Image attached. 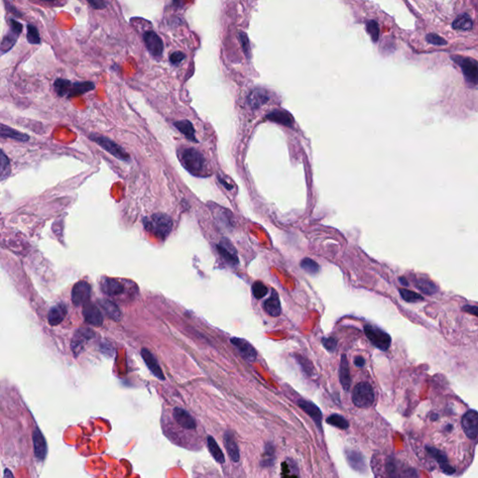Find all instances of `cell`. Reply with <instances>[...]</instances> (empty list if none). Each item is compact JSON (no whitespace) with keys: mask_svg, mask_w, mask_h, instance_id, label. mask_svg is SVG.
<instances>
[{"mask_svg":"<svg viewBox=\"0 0 478 478\" xmlns=\"http://www.w3.org/2000/svg\"><path fill=\"white\" fill-rule=\"evenodd\" d=\"M179 161L188 172L194 177H209L211 175L203 154L194 148H181L178 152Z\"/></svg>","mask_w":478,"mask_h":478,"instance_id":"1","label":"cell"},{"mask_svg":"<svg viewBox=\"0 0 478 478\" xmlns=\"http://www.w3.org/2000/svg\"><path fill=\"white\" fill-rule=\"evenodd\" d=\"M143 223L145 229L161 240H165L172 231V219L163 213H156L150 218L144 219Z\"/></svg>","mask_w":478,"mask_h":478,"instance_id":"2","label":"cell"},{"mask_svg":"<svg viewBox=\"0 0 478 478\" xmlns=\"http://www.w3.org/2000/svg\"><path fill=\"white\" fill-rule=\"evenodd\" d=\"M352 402L360 408H369L375 402V392L369 383L361 382L355 386L352 392Z\"/></svg>","mask_w":478,"mask_h":478,"instance_id":"3","label":"cell"},{"mask_svg":"<svg viewBox=\"0 0 478 478\" xmlns=\"http://www.w3.org/2000/svg\"><path fill=\"white\" fill-rule=\"evenodd\" d=\"M364 333L370 342L379 351H387L391 344V337L388 332L372 324L364 326Z\"/></svg>","mask_w":478,"mask_h":478,"instance_id":"4","label":"cell"},{"mask_svg":"<svg viewBox=\"0 0 478 478\" xmlns=\"http://www.w3.org/2000/svg\"><path fill=\"white\" fill-rule=\"evenodd\" d=\"M451 59L454 63L459 64L466 82L470 83L472 86H475L478 82L477 61L472 58L459 55H452Z\"/></svg>","mask_w":478,"mask_h":478,"instance_id":"5","label":"cell"},{"mask_svg":"<svg viewBox=\"0 0 478 478\" xmlns=\"http://www.w3.org/2000/svg\"><path fill=\"white\" fill-rule=\"evenodd\" d=\"M90 140L96 142V144H98L106 152H108L111 155H113L117 159L125 161V162H127L130 159L128 153L120 145H118L116 142L109 140L106 136L92 134V135H90Z\"/></svg>","mask_w":478,"mask_h":478,"instance_id":"6","label":"cell"},{"mask_svg":"<svg viewBox=\"0 0 478 478\" xmlns=\"http://www.w3.org/2000/svg\"><path fill=\"white\" fill-rule=\"evenodd\" d=\"M95 335H96V332L91 329H87V328L78 329L74 332V335L71 341V350L73 352V355L75 357L80 356V354L83 352L86 344L95 337Z\"/></svg>","mask_w":478,"mask_h":478,"instance_id":"7","label":"cell"},{"mask_svg":"<svg viewBox=\"0 0 478 478\" xmlns=\"http://www.w3.org/2000/svg\"><path fill=\"white\" fill-rule=\"evenodd\" d=\"M23 31V25L16 20H10V30L5 35L0 44V51L3 53L11 51L16 44L21 33Z\"/></svg>","mask_w":478,"mask_h":478,"instance_id":"8","label":"cell"},{"mask_svg":"<svg viewBox=\"0 0 478 478\" xmlns=\"http://www.w3.org/2000/svg\"><path fill=\"white\" fill-rule=\"evenodd\" d=\"M461 426L466 436L474 440L478 434V414L475 410H469L461 419Z\"/></svg>","mask_w":478,"mask_h":478,"instance_id":"9","label":"cell"},{"mask_svg":"<svg viewBox=\"0 0 478 478\" xmlns=\"http://www.w3.org/2000/svg\"><path fill=\"white\" fill-rule=\"evenodd\" d=\"M91 296V286L86 281H82L77 282L71 292V299L73 305L76 306H83L85 303L89 302Z\"/></svg>","mask_w":478,"mask_h":478,"instance_id":"10","label":"cell"},{"mask_svg":"<svg viewBox=\"0 0 478 478\" xmlns=\"http://www.w3.org/2000/svg\"><path fill=\"white\" fill-rule=\"evenodd\" d=\"M143 39L149 52L153 57L160 58L163 55L164 43L162 38L153 31H146L143 35Z\"/></svg>","mask_w":478,"mask_h":478,"instance_id":"11","label":"cell"},{"mask_svg":"<svg viewBox=\"0 0 478 478\" xmlns=\"http://www.w3.org/2000/svg\"><path fill=\"white\" fill-rule=\"evenodd\" d=\"M219 254L223 257V260L231 265L238 264V256L235 246L231 243L229 239L223 238L217 245Z\"/></svg>","mask_w":478,"mask_h":478,"instance_id":"12","label":"cell"},{"mask_svg":"<svg viewBox=\"0 0 478 478\" xmlns=\"http://www.w3.org/2000/svg\"><path fill=\"white\" fill-rule=\"evenodd\" d=\"M231 343L236 348L245 360L249 363L254 362L257 358V352L253 346L243 338H231Z\"/></svg>","mask_w":478,"mask_h":478,"instance_id":"13","label":"cell"},{"mask_svg":"<svg viewBox=\"0 0 478 478\" xmlns=\"http://www.w3.org/2000/svg\"><path fill=\"white\" fill-rule=\"evenodd\" d=\"M83 318L86 322L96 327H100L103 324V315L98 306L95 304L87 302L83 305Z\"/></svg>","mask_w":478,"mask_h":478,"instance_id":"14","label":"cell"},{"mask_svg":"<svg viewBox=\"0 0 478 478\" xmlns=\"http://www.w3.org/2000/svg\"><path fill=\"white\" fill-rule=\"evenodd\" d=\"M172 416L173 419L176 421V423L179 425L180 427L187 430V431L195 430L197 427L196 421L186 410L182 409V408H174Z\"/></svg>","mask_w":478,"mask_h":478,"instance_id":"15","label":"cell"},{"mask_svg":"<svg viewBox=\"0 0 478 478\" xmlns=\"http://www.w3.org/2000/svg\"><path fill=\"white\" fill-rule=\"evenodd\" d=\"M297 404L299 405V407L302 410H304L305 413H306L312 419L314 422L316 423L317 427L319 428V430H321L322 413H321L320 409L315 403H313L310 401L305 400V399H299L297 401Z\"/></svg>","mask_w":478,"mask_h":478,"instance_id":"16","label":"cell"},{"mask_svg":"<svg viewBox=\"0 0 478 478\" xmlns=\"http://www.w3.org/2000/svg\"><path fill=\"white\" fill-rule=\"evenodd\" d=\"M100 288L104 294L110 297L119 296L124 293V286L121 281L110 278H104L101 281Z\"/></svg>","mask_w":478,"mask_h":478,"instance_id":"17","label":"cell"},{"mask_svg":"<svg viewBox=\"0 0 478 478\" xmlns=\"http://www.w3.org/2000/svg\"><path fill=\"white\" fill-rule=\"evenodd\" d=\"M426 450L438 462V464L440 465L441 470L444 473L450 475L456 472V469L449 464L447 457L443 451L432 446H426Z\"/></svg>","mask_w":478,"mask_h":478,"instance_id":"18","label":"cell"},{"mask_svg":"<svg viewBox=\"0 0 478 478\" xmlns=\"http://www.w3.org/2000/svg\"><path fill=\"white\" fill-rule=\"evenodd\" d=\"M33 444H34L35 456L39 460H43L46 458L48 448H47V443L45 440L44 436L38 428L33 433Z\"/></svg>","mask_w":478,"mask_h":478,"instance_id":"19","label":"cell"},{"mask_svg":"<svg viewBox=\"0 0 478 478\" xmlns=\"http://www.w3.org/2000/svg\"><path fill=\"white\" fill-rule=\"evenodd\" d=\"M141 355H142V358H143L145 364H147L148 368L153 373V375L156 376L158 379L165 380L164 373H163V371L161 369V367H160L159 364H158L156 358L153 356V354H152V352L149 351V350H147V349H142Z\"/></svg>","mask_w":478,"mask_h":478,"instance_id":"20","label":"cell"},{"mask_svg":"<svg viewBox=\"0 0 478 478\" xmlns=\"http://www.w3.org/2000/svg\"><path fill=\"white\" fill-rule=\"evenodd\" d=\"M265 118L269 121H274L281 125L292 127L294 125V117L290 114L286 110L283 109H275L272 112L265 116Z\"/></svg>","mask_w":478,"mask_h":478,"instance_id":"21","label":"cell"},{"mask_svg":"<svg viewBox=\"0 0 478 478\" xmlns=\"http://www.w3.org/2000/svg\"><path fill=\"white\" fill-rule=\"evenodd\" d=\"M223 440H224L225 448L229 454L230 459H232L234 462H238L240 459V453H239L238 446L236 444L234 434L231 431H227L224 434Z\"/></svg>","mask_w":478,"mask_h":478,"instance_id":"22","label":"cell"},{"mask_svg":"<svg viewBox=\"0 0 478 478\" xmlns=\"http://www.w3.org/2000/svg\"><path fill=\"white\" fill-rule=\"evenodd\" d=\"M347 459L351 468L357 472H364L366 471V462L364 455L357 450L347 451Z\"/></svg>","mask_w":478,"mask_h":478,"instance_id":"23","label":"cell"},{"mask_svg":"<svg viewBox=\"0 0 478 478\" xmlns=\"http://www.w3.org/2000/svg\"><path fill=\"white\" fill-rule=\"evenodd\" d=\"M67 314V309L64 304L51 306L48 313V321L51 326H56L64 320Z\"/></svg>","mask_w":478,"mask_h":478,"instance_id":"24","label":"cell"},{"mask_svg":"<svg viewBox=\"0 0 478 478\" xmlns=\"http://www.w3.org/2000/svg\"><path fill=\"white\" fill-rule=\"evenodd\" d=\"M339 378H340V383H341L343 389L346 391H348L349 389H351V371H350L349 362H348L346 354H343L341 356V363H340V369H339Z\"/></svg>","mask_w":478,"mask_h":478,"instance_id":"25","label":"cell"},{"mask_svg":"<svg viewBox=\"0 0 478 478\" xmlns=\"http://www.w3.org/2000/svg\"><path fill=\"white\" fill-rule=\"evenodd\" d=\"M269 101V95L265 90H253L249 94L248 102L252 109H259Z\"/></svg>","mask_w":478,"mask_h":478,"instance_id":"26","label":"cell"},{"mask_svg":"<svg viewBox=\"0 0 478 478\" xmlns=\"http://www.w3.org/2000/svg\"><path fill=\"white\" fill-rule=\"evenodd\" d=\"M263 308L272 317H279L281 315V301L276 291H273L271 296L263 303Z\"/></svg>","mask_w":478,"mask_h":478,"instance_id":"27","label":"cell"},{"mask_svg":"<svg viewBox=\"0 0 478 478\" xmlns=\"http://www.w3.org/2000/svg\"><path fill=\"white\" fill-rule=\"evenodd\" d=\"M0 138L11 139L13 141H21V142L29 141V136L27 134L21 133L18 130L10 127L3 123H0Z\"/></svg>","mask_w":478,"mask_h":478,"instance_id":"28","label":"cell"},{"mask_svg":"<svg viewBox=\"0 0 478 478\" xmlns=\"http://www.w3.org/2000/svg\"><path fill=\"white\" fill-rule=\"evenodd\" d=\"M95 88H96V85L92 82H78V83H71V89H70L67 97L71 98V97L82 96L85 93L93 91Z\"/></svg>","mask_w":478,"mask_h":478,"instance_id":"29","label":"cell"},{"mask_svg":"<svg viewBox=\"0 0 478 478\" xmlns=\"http://www.w3.org/2000/svg\"><path fill=\"white\" fill-rule=\"evenodd\" d=\"M99 304L102 307L103 310L107 314L109 319H113L114 321H120L121 319V312L118 306L109 300H100Z\"/></svg>","mask_w":478,"mask_h":478,"instance_id":"30","label":"cell"},{"mask_svg":"<svg viewBox=\"0 0 478 478\" xmlns=\"http://www.w3.org/2000/svg\"><path fill=\"white\" fill-rule=\"evenodd\" d=\"M174 125L181 134H184L189 141L195 142V143L197 142L196 136H195V130L191 121L188 120H181V121L174 122Z\"/></svg>","mask_w":478,"mask_h":478,"instance_id":"31","label":"cell"},{"mask_svg":"<svg viewBox=\"0 0 478 478\" xmlns=\"http://www.w3.org/2000/svg\"><path fill=\"white\" fill-rule=\"evenodd\" d=\"M473 23L468 14H461L452 23L453 29L459 31H470L472 30Z\"/></svg>","mask_w":478,"mask_h":478,"instance_id":"32","label":"cell"},{"mask_svg":"<svg viewBox=\"0 0 478 478\" xmlns=\"http://www.w3.org/2000/svg\"><path fill=\"white\" fill-rule=\"evenodd\" d=\"M208 447H209V450L212 455V457L217 462H219V463H224L225 462V458H224L223 451L221 450L217 442L212 436L208 437Z\"/></svg>","mask_w":478,"mask_h":478,"instance_id":"33","label":"cell"},{"mask_svg":"<svg viewBox=\"0 0 478 478\" xmlns=\"http://www.w3.org/2000/svg\"><path fill=\"white\" fill-rule=\"evenodd\" d=\"M12 173L11 162L6 154L0 150V181L6 180Z\"/></svg>","mask_w":478,"mask_h":478,"instance_id":"34","label":"cell"},{"mask_svg":"<svg viewBox=\"0 0 478 478\" xmlns=\"http://www.w3.org/2000/svg\"><path fill=\"white\" fill-rule=\"evenodd\" d=\"M415 283H416V287L418 288L423 294H427V295L436 294L438 291V288L434 282L428 280L419 279L415 281Z\"/></svg>","mask_w":478,"mask_h":478,"instance_id":"35","label":"cell"},{"mask_svg":"<svg viewBox=\"0 0 478 478\" xmlns=\"http://www.w3.org/2000/svg\"><path fill=\"white\" fill-rule=\"evenodd\" d=\"M326 422L333 427H337L342 430H346L350 427L349 421L345 419L343 416L338 414H332L326 420Z\"/></svg>","mask_w":478,"mask_h":478,"instance_id":"36","label":"cell"},{"mask_svg":"<svg viewBox=\"0 0 478 478\" xmlns=\"http://www.w3.org/2000/svg\"><path fill=\"white\" fill-rule=\"evenodd\" d=\"M54 89L59 96H67L71 89V82L64 79H57L54 82Z\"/></svg>","mask_w":478,"mask_h":478,"instance_id":"37","label":"cell"},{"mask_svg":"<svg viewBox=\"0 0 478 478\" xmlns=\"http://www.w3.org/2000/svg\"><path fill=\"white\" fill-rule=\"evenodd\" d=\"M301 267L310 275H317L319 272V263L310 258L303 259L301 261Z\"/></svg>","mask_w":478,"mask_h":478,"instance_id":"38","label":"cell"},{"mask_svg":"<svg viewBox=\"0 0 478 478\" xmlns=\"http://www.w3.org/2000/svg\"><path fill=\"white\" fill-rule=\"evenodd\" d=\"M399 293L401 294L402 299L404 300L405 302H408V303H417V302H421V301L424 300L421 294L412 292V291H408L405 289H400Z\"/></svg>","mask_w":478,"mask_h":478,"instance_id":"39","label":"cell"},{"mask_svg":"<svg viewBox=\"0 0 478 478\" xmlns=\"http://www.w3.org/2000/svg\"><path fill=\"white\" fill-rule=\"evenodd\" d=\"M366 31L369 34L372 38V40L376 42L379 39V35H380V30H379V26L376 21L371 20L369 22L366 23Z\"/></svg>","mask_w":478,"mask_h":478,"instance_id":"40","label":"cell"},{"mask_svg":"<svg viewBox=\"0 0 478 478\" xmlns=\"http://www.w3.org/2000/svg\"><path fill=\"white\" fill-rule=\"evenodd\" d=\"M27 41L33 45H38L40 43V37L38 33V28L33 25L27 26V34H26Z\"/></svg>","mask_w":478,"mask_h":478,"instance_id":"41","label":"cell"},{"mask_svg":"<svg viewBox=\"0 0 478 478\" xmlns=\"http://www.w3.org/2000/svg\"><path fill=\"white\" fill-rule=\"evenodd\" d=\"M268 293V289L261 281H256L252 285V294L256 299H262Z\"/></svg>","mask_w":478,"mask_h":478,"instance_id":"42","label":"cell"},{"mask_svg":"<svg viewBox=\"0 0 478 478\" xmlns=\"http://www.w3.org/2000/svg\"><path fill=\"white\" fill-rule=\"evenodd\" d=\"M426 40H427L428 43L434 45V46H445V45L447 44V41L445 38H442L439 35L434 34V33L428 34L426 36Z\"/></svg>","mask_w":478,"mask_h":478,"instance_id":"43","label":"cell"},{"mask_svg":"<svg viewBox=\"0 0 478 478\" xmlns=\"http://www.w3.org/2000/svg\"><path fill=\"white\" fill-rule=\"evenodd\" d=\"M238 37H239V41H240V44H241L245 55L247 56V58H249L250 45H249V39L248 35L246 33L240 32L238 35Z\"/></svg>","mask_w":478,"mask_h":478,"instance_id":"44","label":"cell"},{"mask_svg":"<svg viewBox=\"0 0 478 478\" xmlns=\"http://www.w3.org/2000/svg\"><path fill=\"white\" fill-rule=\"evenodd\" d=\"M323 347L330 352H333L337 348V341L333 337H324L321 340Z\"/></svg>","mask_w":478,"mask_h":478,"instance_id":"45","label":"cell"},{"mask_svg":"<svg viewBox=\"0 0 478 478\" xmlns=\"http://www.w3.org/2000/svg\"><path fill=\"white\" fill-rule=\"evenodd\" d=\"M185 57H186V55L183 52L175 51V52H173L172 54H170L169 60H170L171 64H174V65H178L184 60Z\"/></svg>","mask_w":478,"mask_h":478,"instance_id":"46","label":"cell"},{"mask_svg":"<svg viewBox=\"0 0 478 478\" xmlns=\"http://www.w3.org/2000/svg\"><path fill=\"white\" fill-rule=\"evenodd\" d=\"M91 7L96 10H103L107 7V4L104 0H87Z\"/></svg>","mask_w":478,"mask_h":478,"instance_id":"47","label":"cell"},{"mask_svg":"<svg viewBox=\"0 0 478 478\" xmlns=\"http://www.w3.org/2000/svg\"><path fill=\"white\" fill-rule=\"evenodd\" d=\"M462 310L465 312L470 313L473 316H477V306H465L462 307Z\"/></svg>","mask_w":478,"mask_h":478,"instance_id":"48","label":"cell"},{"mask_svg":"<svg viewBox=\"0 0 478 478\" xmlns=\"http://www.w3.org/2000/svg\"><path fill=\"white\" fill-rule=\"evenodd\" d=\"M354 364L357 366V367H364V364H365V360L364 358L361 357H356L355 360H354Z\"/></svg>","mask_w":478,"mask_h":478,"instance_id":"49","label":"cell"},{"mask_svg":"<svg viewBox=\"0 0 478 478\" xmlns=\"http://www.w3.org/2000/svg\"><path fill=\"white\" fill-rule=\"evenodd\" d=\"M43 2H46V3H49V4H52V5H58L60 4L62 1L64 0H41Z\"/></svg>","mask_w":478,"mask_h":478,"instance_id":"50","label":"cell"},{"mask_svg":"<svg viewBox=\"0 0 478 478\" xmlns=\"http://www.w3.org/2000/svg\"><path fill=\"white\" fill-rule=\"evenodd\" d=\"M219 180H220V182H221V183H222V184H223V186H224V187L226 188V189H228V190H231V189H233V186H231V185L227 184V182H226L225 180H223V179H219Z\"/></svg>","mask_w":478,"mask_h":478,"instance_id":"51","label":"cell"},{"mask_svg":"<svg viewBox=\"0 0 478 478\" xmlns=\"http://www.w3.org/2000/svg\"><path fill=\"white\" fill-rule=\"evenodd\" d=\"M399 281L402 283V285H404V286H408V285H409L405 278H400V279H399Z\"/></svg>","mask_w":478,"mask_h":478,"instance_id":"52","label":"cell"},{"mask_svg":"<svg viewBox=\"0 0 478 478\" xmlns=\"http://www.w3.org/2000/svg\"><path fill=\"white\" fill-rule=\"evenodd\" d=\"M4 476H5V477H6V476H11V477H13V474L12 473V472H10V470L6 469V470H5V473H4Z\"/></svg>","mask_w":478,"mask_h":478,"instance_id":"53","label":"cell"},{"mask_svg":"<svg viewBox=\"0 0 478 478\" xmlns=\"http://www.w3.org/2000/svg\"><path fill=\"white\" fill-rule=\"evenodd\" d=\"M453 430L452 425H446V432H451Z\"/></svg>","mask_w":478,"mask_h":478,"instance_id":"54","label":"cell"},{"mask_svg":"<svg viewBox=\"0 0 478 478\" xmlns=\"http://www.w3.org/2000/svg\"><path fill=\"white\" fill-rule=\"evenodd\" d=\"M437 418H438V415H433V416H432V421H436Z\"/></svg>","mask_w":478,"mask_h":478,"instance_id":"55","label":"cell"}]
</instances>
